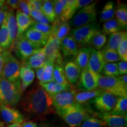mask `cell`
<instances>
[{"mask_svg": "<svg viewBox=\"0 0 127 127\" xmlns=\"http://www.w3.org/2000/svg\"><path fill=\"white\" fill-rule=\"evenodd\" d=\"M20 101L24 112L35 117H44L55 112L51 96L39 84L27 92Z\"/></svg>", "mask_w": 127, "mask_h": 127, "instance_id": "cell-1", "label": "cell"}, {"mask_svg": "<svg viewBox=\"0 0 127 127\" xmlns=\"http://www.w3.org/2000/svg\"><path fill=\"white\" fill-rule=\"evenodd\" d=\"M85 104L74 103L66 108L55 112L69 127H78L84 120L90 117L91 110Z\"/></svg>", "mask_w": 127, "mask_h": 127, "instance_id": "cell-2", "label": "cell"}, {"mask_svg": "<svg viewBox=\"0 0 127 127\" xmlns=\"http://www.w3.org/2000/svg\"><path fill=\"white\" fill-rule=\"evenodd\" d=\"M23 91L20 79L11 82L0 79V104L14 107L20 102Z\"/></svg>", "mask_w": 127, "mask_h": 127, "instance_id": "cell-3", "label": "cell"}, {"mask_svg": "<svg viewBox=\"0 0 127 127\" xmlns=\"http://www.w3.org/2000/svg\"><path fill=\"white\" fill-rule=\"evenodd\" d=\"M96 1L93 2L92 4L78 11L71 20L69 21L71 28H79L96 21Z\"/></svg>", "mask_w": 127, "mask_h": 127, "instance_id": "cell-4", "label": "cell"}, {"mask_svg": "<svg viewBox=\"0 0 127 127\" xmlns=\"http://www.w3.org/2000/svg\"><path fill=\"white\" fill-rule=\"evenodd\" d=\"M98 88L117 97L127 96V87L120 81L118 77H106L100 74Z\"/></svg>", "mask_w": 127, "mask_h": 127, "instance_id": "cell-5", "label": "cell"}, {"mask_svg": "<svg viewBox=\"0 0 127 127\" xmlns=\"http://www.w3.org/2000/svg\"><path fill=\"white\" fill-rule=\"evenodd\" d=\"M99 31H101L100 24L95 21L85 26L72 28L69 34L75 39L77 44L85 46L88 45L91 38Z\"/></svg>", "mask_w": 127, "mask_h": 127, "instance_id": "cell-6", "label": "cell"}, {"mask_svg": "<svg viewBox=\"0 0 127 127\" xmlns=\"http://www.w3.org/2000/svg\"><path fill=\"white\" fill-rule=\"evenodd\" d=\"M9 49L23 61L27 60L32 55L41 50V48H39L32 44L23 35L17 36Z\"/></svg>", "mask_w": 127, "mask_h": 127, "instance_id": "cell-7", "label": "cell"}, {"mask_svg": "<svg viewBox=\"0 0 127 127\" xmlns=\"http://www.w3.org/2000/svg\"><path fill=\"white\" fill-rule=\"evenodd\" d=\"M22 64L13 55L9 50L2 68L1 78L11 82L18 80Z\"/></svg>", "mask_w": 127, "mask_h": 127, "instance_id": "cell-8", "label": "cell"}, {"mask_svg": "<svg viewBox=\"0 0 127 127\" xmlns=\"http://www.w3.org/2000/svg\"><path fill=\"white\" fill-rule=\"evenodd\" d=\"M100 74L88 68L81 71L78 83V88L82 91H90L98 89Z\"/></svg>", "mask_w": 127, "mask_h": 127, "instance_id": "cell-9", "label": "cell"}, {"mask_svg": "<svg viewBox=\"0 0 127 127\" xmlns=\"http://www.w3.org/2000/svg\"><path fill=\"white\" fill-rule=\"evenodd\" d=\"M117 96L111 94L103 92L91 100V102L94 107L100 113L111 112L115 107Z\"/></svg>", "mask_w": 127, "mask_h": 127, "instance_id": "cell-10", "label": "cell"}, {"mask_svg": "<svg viewBox=\"0 0 127 127\" xmlns=\"http://www.w3.org/2000/svg\"><path fill=\"white\" fill-rule=\"evenodd\" d=\"M60 41L54 36L51 35L42 50L48 60H51L54 62V63L62 65L63 58L60 51Z\"/></svg>", "mask_w": 127, "mask_h": 127, "instance_id": "cell-11", "label": "cell"}, {"mask_svg": "<svg viewBox=\"0 0 127 127\" xmlns=\"http://www.w3.org/2000/svg\"><path fill=\"white\" fill-rule=\"evenodd\" d=\"M0 116L4 123L9 125L22 124L24 121V117L18 109L2 104H0Z\"/></svg>", "mask_w": 127, "mask_h": 127, "instance_id": "cell-12", "label": "cell"}, {"mask_svg": "<svg viewBox=\"0 0 127 127\" xmlns=\"http://www.w3.org/2000/svg\"><path fill=\"white\" fill-rule=\"evenodd\" d=\"M75 90L63 91L52 96V104L55 111L66 108L74 103V96Z\"/></svg>", "mask_w": 127, "mask_h": 127, "instance_id": "cell-13", "label": "cell"}, {"mask_svg": "<svg viewBox=\"0 0 127 127\" xmlns=\"http://www.w3.org/2000/svg\"><path fill=\"white\" fill-rule=\"evenodd\" d=\"M93 117L104 122L107 127H127V117L114 115L110 112L100 113L95 112Z\"/></svg>", "mask_w": 127, "mask_h": 127, "instance_id": "cell-14", "label": "cell"}, {"mask_svg": "<svg viewBox=\"0 0 127 127\" xmlns=\"http://www.w3.org/2000/svg\"><path fill=\"white\" fill-rule=\"evenodd\" d=\"M54 62L47 60L43 66L36 69V76L39 82L47 83L54 81Z\"/></svg>", "mask_w": 127, "mask_h": 127, "instance_id": "cell-15", "label": "cell"}, {"mask_svg": "<svg viewBox=\"0 0 127 127\" xmlns=\"http://www.w3.org/2000/svg\"><path fill=\"white\" fill-rule=\"evenodd\" d=\"M23 35L32 44L41 49L45 46L50 37V36L36 31L32 27L30 28Z\"/></svg>", "mask_w": 127, "mask_h": 127, "instance_id": "cell-16", "label": "cell"}, {"mask_svg": "<svg viewBox=\"0 0 127 127\" xmlns=\"http://www.w3.org/2000/svg\"><path fill=\"white\" fill-rule=\"evenodd\" d=\"M105 64L101 51L95 50L91 48L87 68L100 74Z\"/></svg>", "mask_w": 127, "mask_h": 127, "instance_id": "cell-17", "label": "cell"}, {"mask_svg": "<svg viewBox=\"0 0 127 127\" xmlns=\"http://www.w3.org/2000/svg\"><path fill=\"white\" fill-rule=\"evenodd\" d=\"M60 51L64 57H75L78 51V45L70 34L61 41L60 45Z\"/></svg>", "mask_w": 127, "mask_h": 127, "instance_id": "cell-18", "label": "cell"}, {"mask_svg": "<svg viewBox=\"0 0 127 127\" xmlns=\"http://www.w3.org/2000/svg\"><path fill=\"white\" fill-rule=\"evenodd\" d=\"M64 72L69 85L77 84L80 76L81 70L74 61H68L64 65Z\"/></svg>", "mask_w": 127, "mask_h": 127, "instance_id": "cell-19", "label": "cell"}, {"mask_svg": "<svg viewBox=\"0 0 127 127\" xmlns=\"http://www.w3.org/2000/svg\"><path fill=\"white\" fill-rule=\"evenodd\" d=\"M52 36H54L61 42L66 36L70 32L71 28L68 22H62L61 21L55 19L52 23Z\"/></svg>", "mask_w": 127, "mask_h": 127, "instance_id": "cell-20", "label": "cell"}, {"mask_svg": "<svg viewBox=\"0 0 127 127\" xmlns=\"http://www.w3.org/2000/svg\"><path fill=\"white\" fill-rule=\"evenodd\" d=\"M15 19L18 27V36L23 35L25 31H27L35 21L31 17L24 15L21 12L17 9L15 13Z\"/></svg>", "mask_w": 127, "mask_h": 127, "instance_id": "cell-21", "label": "cell"}, {"mask_svg": "<svg viewBox=\"0 0 127 127\" xmlns=\"http://www.w3.org/2000/svg\"><path fill=\"white\" fill-rule=\"evenodd\" d=\"M47 57L42 49L30 57L27 60L23 62L22 64L27 65L32 69H37L43 66L47 61Z\"/></svg>", "mask_w": 127, "mask_h": 127, "instance_id": "cell-22", "label": "cell"}, {"mask_svg": "<svg viewBox=\"0 0 127 127\" xmlns=\"http://www.w3.org/2000/svg\"><path fill=\"white\" fill-rule=\"evenodd\" d=\"M127 38V31H121L109 35L108 38L103 48L117 51L121 42Z\"/></svg>", "mask_w": 127, "mask_h": 127, "instance_id": "cell-23", "label": "cell"}, {"mask_svg": "<svg viewBox=\"0 0 127 127\" xmlns=\"http://www.w3.org/2000/svg\"><path fill=\"white\" fill-rule=\"evenodd\" d=\"M35 77V74L34 69L27 65L22 64L20 69L19 78H20L21 83V87L23 92L24 91L25 89L31 85L32 82L34 81Z\"/></svg>", "mask_w": 127, "mask_h": 127, "instance_id": "cell-24", "label": "cell"}, {"mask_svg": "<svg viewBox=\"0 0 127 127\" xmlns=\"http://www.w3.org/2000/svg\"><path fill=\"white\" fill-rule=\"evenodd\" d=\"M5 18L9 34L11 46L18 36V27H17L15 13L13 9H9L6 15Z\"/></svg>", "mask_w": 127, "mask_h": 127, "instance_id": "cell-25", "label": "cell"}, {"mask_svg": "<svg viewBox=\"0 0 127 127\" xmlns=\"http://www.w3.org/2000/svg\"><path fill=\"white\" fill-rule=\"evenodd\" d=\"M102 90L97 89L96 90L90 91H75L74 93V103L79 104H85L88 101H91L94 98L96 97L99 94L103 93Z\"/></svg>", "mask_w": 127, "mask_h": 127, "instance_id": "cell-26", "label": "cell"}, {"mask_svg": "<svg viewBox=\"0 0 127 127\" xmlns=\"http://www.w3.org/2000/svg\"><path fill=\"white\" fill-rule=\"evenodd\" d=\"M91 48L90 47L81 48L80 49H78L77 54L75 56L74 62L81 71L87 68Z\"/></svg>", "mask_w": 127, "mask_h": 127, "instance_id": "cell-27", "label": "cell"}, {"mask_svg": "<svg viewBox=\"0 0 127 127\" xmlns=\"http://www.w3.org/2000/svg\"><path fill=\"white\" fill-rule=\"evenodd\" d=\"M115 19L126 31L127 28V5L123 2H118V5L115 7Z\"/></svg>", "mask_w": 127, "mask_h": 127, "instance_id": "cell-28", "label": "cell"}, {"mask_svg": "<svg viewBox=\"0 0 127 127\" xmlns=\"http://www.w3.org/2000/svg\"><path fill=\"white\" fill-rule=\"evenodd\" d=\"M54 81L62 86L65 87L68 90H71V88L68 82L66 80L65 76L64 68L62 65L54 63V68L53 72Z\"/></svg>", "mask_w": 127, "mask_h": 127, "instance_id": "cell-29", "label": "cell"}, {"mask_svg": "<svg viewBox=\"0 0 127 127\" xmlns=\"http://www.w3.org/2000/svg\"><path fill=\"white\" fill-rule=\"evenodd\" d=\"M11 47L10 38L7 28L6 18H5L0 27V48L3 50H9Z\"/></svg>", "mask_w": 127, "mask_h": 127, "instance_id": "cell-30", "label": "cell"}, {"mask_svg": "<svg viewBox=\"0 0 127 127\" xmlns=\"http://www.w3.org/2000/svg\"><path fill=\"white\" fill-rule=\"evenodd\" d=\"M107 35L101 31L96 32L90 39L88 45L95 50L101 51L107 42Z\"/></svg>", "mask_w": 127, "mask_h": 127, "instance_id": "cell-31", "label": "cell"}, {"mask_svg": "<svg viewBox=\"0 0 127 127\" xmlns=\"http://www.w3.org/2000/svg\"><path fill=\"white\" fill-rule=\"evenodd\" d=\"M121 31H125V30H124L123 27L121 26L115 18H113L104 23L102 26V29L101 30V31L106 35H109L113 33Z\"/></svg>", "mask_w": 127, "mask_h": 127, "instance_id": "cell-32", "label": "cell"}, {"mask_svg": "<svg viewBox=\"0 0 127 127\" xmlns=\"http://www.w3.org/2000/svg\"><path fill=\"white\" fill-rule=\"evenodd\" d=\"M115 5L113 1H108L106 3L100 14L99 21L102 23L112 20L115 16Z\"/></svg>", "mask_w": 127, "mask_h": 127, "instance_id": "cell-33", "label": "cell"}, {"mask_svg": "<svg viewBox=\"0 0 127 127\" xmlns=\"http://www.w3.org/2000/svg\"><path fill=\"white\" fill-rule=\"evenodd\" d=\"M39 84L51 96L55 95L57 93H61V92L69 91V90H68V88L60 85V84L57 83L54 81L47 82V83H41V82H39Z\"/></svg>", "mask_w": 127, "mask_h": 127, "instance_id": "cell-34", "label": "cell"}, {"mask_svg": "<svg viewBox=\"0 0 127 127\" xmlns=\"http://www.w3.org/2000/svg\"><path fill=\"white\" fill-rule=\"evenodd\" d=\"M110 112L114 115L127 117V96L118 97L115 107Z\"/></svg>", "mask_w": 127, "mask_h": 127, "instance_id": "cell-35", "label": "cell"}, {"mask_svg": "<svg viewBox=\"0 0 127 127\" xmlns=\"http://www.w3.org/2000/svg\"><path fill=\"white\" fill-rule=\"evenodd\" d=\"M41 12L48 19L50 23H53L55 19V15L52 1H49V0L42 1Z\"/></svg>", "mask_w": 127, "mask_h": 127, "instance_id": "cell-36", "label": "cell"}, {"mask_svg": "<svg viewBox=\"0 0 127 127\" xmlns=\"http://www.w3.org/2000/svg\"><path fill=\"white\" fill-rule=\"evenodd\" d=\"M28 8H29L30 17L34 21L35 23L42 24H50V21L44 16L42 13L40 11H38L36 9L34 8L30 2L27 1Z\"/></svg>", "mask_w": 127, "mask_h": 127, "instance_id": "cell-37", "label": "cell"}, {"mask_svg": "<svg viewBox=\"0 0 127 127\" xmlns=\"http://www.w3.org/2000/svg\"><path fill=\"white\" fill-rule=\"evenodd\" d=\"M101 52L105 63H114L121 61L117 51L103 48Z\"/></svg>", "mask_w": 127, "mask_h": 127, "instance_id": "cell-38", "label": "cell"}, {"mask_svg": "<svg viewBox=\"0 0 127 127\" xmlns=\"http://www.w3.org/2000/svg\"><path fill=\"white\" fill-rule=\"evenodd\" d=\"M100 74L106 77H118L119 75L117 64L106 63L103 66Z\"/></svg>", "mask_w": 127, "mask_h": 127, "instance_id": "cell-39", "label": "cell"}, {"mask_svg": "<svg viewBox=\"0 0 127 127\" xmlns=\"http://www.w3.org/2000/svg\"><path fill=\"white\" fill-rule=\"evenodd\" d=\"M105 125L102 121L96 117H89L84 120L78 127H104Z\"/></svg>", "mask_w": 127, "mask_h": 127, "instance_id": "cell-40", "label": "cell"}, {"mask_svg": "<svg viewBox=\"0 0 127 127\" xmlns=\"http://www.w3.org/2000/svg\"><path fill=\"white\" fill-rule=\"evenodd\" d=\"M31 27L36 31L48 36H51L52 35V26L51 24H42L34 23Z\"/></svg>", "mask_w": 127, "mask_h": 127, "instance_id": "cell-41", "label": "cell"}, {"mask_svg": "<svg viewBox=\"0 0 127 127\" xmlns=\"http://www.w3.org/2000/svg\"><path fill=\"white\" fill-rule=\"evenodd\" d=\"M117 53L123 61H127V38L125 39L119 46L117 50Z\"/></svg>", "mask_w": 127, "mask_h": 127, "instance_id": "cell-42", "label": "cell"}, {"mask_svg": "<svg viewBox=\"0 0 127 127\" xmlns=\"http://www.w3.org/2000/svg\"><path fill=\"white\" fill-rule=\"evenodd\" d=\"M18 10L21 12L24 15L31 17H30L29 8H28L27 1H19Z\"/></svg>", "mask_w": 127, "mask_h": 127, "instance_id": "cell-43", "label": "cell"}, {"mask_svg": "<svg viewBox=\"0 0 127 127\" xmlns=\"http://www.w3.org/2000/svg\"><path fill=\"white\" fill-rule=\"evenodd\" d=\"M9 52V50H3L2 49L0 48V79L1 78V74H2L3 66H4L5 61L6 58H7Z\"/></svg>", "mask_w": 127, "mask_h": 127, "instance_id": "cell-44", "label": "cell"}, {"mask_svg": "<svg viewBox=\"0 0 127 127\" xmlns=\"http://www.w3.org/2000/svg\"><path fill=\"white\" fill-rule=\"evenodd\" d=\"M117 64L118 72L119 75H127V62L120 61Z\"/></svg>", "mask_w": 127, "mask_h": 127, "instance_id": "cell-45", "label": "cell"}, {"mask_svg": "<svg viewBox=\"0 0 127 127\" xmlns=\"http://www.w3.org/2000/svg\"><path fill=\"white\" fill-rule=\"evenodd\" d=\"M93 2L94 1H92V0H75L76 10H77V11H79L82 8L92 4Z\"/></svg>", "mask_w": 127, "mask_h": 127, "instance_id": "cell-46", "label": "cell"}, {"mask_svg": "<svg viewBox=\"0 0 127 127\" xmlns=\"http://www.w3.org/2000/svg\"><path fill=\"white\" fill-rule=\"evenodd\" d=\"M28 2H30V4L31 5L32 7L34 8L38 11L41 12L42 1H39V0H30V1H28Z\"/></svg>", "mask_w": 127, "mask_h": 127, "instance_id": "cell-47", "label": "cell"}, {"mask_svg": "<svg viewBox=\"0 0 127 127\" xmlns=\"http://www.w3.org/2000/svg\"><path fill=\"white\" fill-rule=\"evenodd\" d=\"M19 1L17 0H8L5 1V4L9 8L13 9V10H17L18 9Z\"/></svg>", "mask_w": 127, "mask_h": 127, "instance_id": "cell-48", "label": "cell"}, {"mask_svg": "<svg viewBox=\"0 0 127 127\" xmlns=\"http://www.w3.org/2000/svg\"><path fill=\"white\" fill-rule=\"evenodd\" d=\"M21 125L23 127H38L37 124L31 120L24 121Z\"/></svg>", "mask_w": 127, "mask_h": 127, "instance_id": "cell-49", "label": "cell"}, {"mask_svg": "<svg viewBox=\"0 0 127 127\" xmlns=\"http://www.w3.org/2000/svg\"><path fill=\"white\" fill-rule=\"evenodd\" d=\"M118 79L125 87H127V75H119L118 76Z\"/></svg>", "mask_w": 127, "mask_h": 127, "instance_id": "cell-50", "label": "cell"}, {"mask_svg": "<svg viewBox=\"0 0 127 127\" xmlns=\"http://www.w3.org/2000/svg\"><path fill=\"white\" fill-rule=\"evenodd\" d=\"M7 127H23V126L20 124H13L8 125Z\"/></svg>", "mask_w": 127, "mask_h": 127, "instance_id": "cell-51", "label": "cell"}, {"mask_svg": "<svg viewBox=\"0 0 127 127\" xmlns=\"http://www.w3.org/2000/svg\"><path fill=\"white\" fill-rule=\"evenodd\" d=\"M5 3V1H4V0H0V10L4 6Z\"/></svg>", "mask_w": 127, "mask_h": 127, "instance_id": "cell-52", "label": "cell"}, {"mask_svg": "<svg viewBox=\"0 0 127 127\" xmlns=\"http://www.w3.org/2000/svg\"><path fill=\"white\" fill-rule=\"evenodd\" d=\"M0 117H1V116H0ZM0 127H5L4 123L1 120V118H0Z\"/></svg>", "mask_w": 127, "mask_h": 127, "instance_id": "cell-53", "label": "cell"}, {"mask_svg": "<svg viewBox=\"0 0 127 127\" xmlns=\"http://www.w3.org/2000/svg\"></svg>", "mask_w": 127, "mask_h": 127, "instance_id": "cell-54", "label": "cell"}]
</instances>
